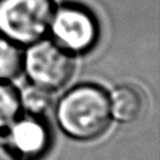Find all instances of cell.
<instances>
[{"mask_svg": "<svg viewBox=\"0 0 160 160\" xmlns=\"http://www.w3.org/2000/svg\"><path fill=\"white\" fill-rule=\"evenodd\" d=\"M101 25L94 10L84 2L65 0L55 2L48 38L72 56L85 55L99 44Z\"/></svg>", "mask_w": 160, "mask_h": 160, "instance_id": "7a4b0ae2", "label": "cell"}, {"mask_svg": "<svg viewBox=\"0 0 160 160\" xmlns=\"http://www.w3.org/2000/svg\"><path fill=\"white\" fill-rule=\"evenodd\" d=\"M21 114L19 90L8 81H0V132Z\"/></svg>", "mask_w": 160, "mask_h": 160, "instance_id": "9c48e42d", "label": "cell"}, {"mask_svg": "<svg viewBox=\"0 0 160 160\" xmlns=\"http://www.w3.org/2000/svg\"><path fill=\"white\" fill-rule=\"evenodd\" d=\"M52 94L54 92L29 82L19 90L21 112L35 116H46L48 111L54 106Z\"/></svg>", "mask_w": 160, "mask_h": 160, "instance_id": "52a82bcc", "label": "cell"}, {"mask_svg": "<svg viewBox=\"0 0 160 160\" xmlns=\"http://www.w3.org/2000/svg\"><path fill=\"white\" fill-rule=\"evenodd\" d=\"M54 0H0V35L21 48L48 36Z\"/></svg>", "mask_w": 160, "mask_h": 160, "instance_id": "3957f363", "label": "cell"}, {"mask_svg": "<svg viewBox=\"0 0 160 160\" xmlns=\"http://www.w3.org/2000/svg\"><path fill=\"white\" fill-rule=\"evenodd\" d=\"M24 48L0 35V81L11 82L22 72Z\"/></svg>", "mask_w": 160, "mask_h": 160, "instance_id": "ba28073f", "label": "cell"}, {"mask_svg": "<svg viewBox=\"0 0 160 160\" xmlns=\"http://www.w3.org/2000/svg\"><path fill=\"white\" fill-rule=\"evenodd\" d=\"M2 134L16 160H44L54 145V131L46 116L21 112Z\"/></svg>", "mask_w": 160, "mask_h": 160, "instance_id": "5b68a950", "label": "cell"}, {"mask_svg": "<svg viewBox=\"0 0 160 160\" xmlns=\"http://www.w3.org/2000/svg\"><path fill=\"white\" fill-rule=\"evenodd\" d=\"M54 114L62 134L80 142L98 140L112 121L109 92L94 82H81L68 89L55 104Z\"/></svg>", "mask_w": 160, "mask_h": 160, "instance_id": "6da1fadb", "label": "cell"}, {"mask_svg": "<svg viewBox=\"0 0 160 160\" xmlns=\"http://www.w3.org/2000/svg\"><path fill=\"white\" fill-rule=\"evenodd\" d=\"M0 160H16L2 132H0Z\"/></svg>", "mask_w": 160, "mask_h": 160, "instance_id": "30bf717a", "label": "cell"}, {"mask_svg": "<svg viewBox=\"0 0 160 160\" xmlns=\"http://www.w3.org/2000/svg\"><path fill=\"white\" fill-rule=\"evenodd\" d=\"M74 69V56L48 36L24 48L22 71L30 84L55 92L70 81Z\"/></svg>", "mask_w": 160, "mask_h": 160, "instance_id": "277c9868", "label": "cell"}, {"mask_svg": "<svg viewBox=\"0 0 160 160\" xmlns=\"http://www.w3.org/2000/svg\"><path fill=\"white\" fill-rule=\"evenodd\" d=\"M109 106L112 121L130 124L140 118L144 109V99L136 88L118 85L109 91Z\"/></svg>", "mask_w": 160, "mask_h": 160, "instance_id": "8992f818", "label": "cell"}]
</instances>
